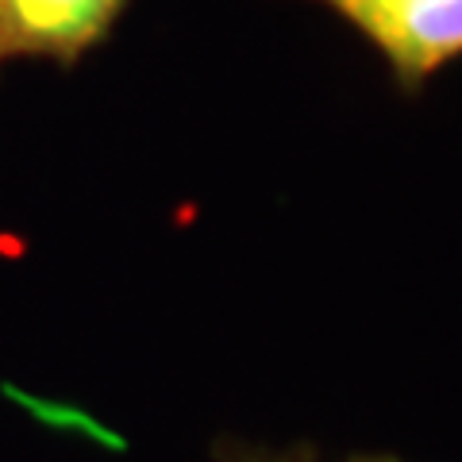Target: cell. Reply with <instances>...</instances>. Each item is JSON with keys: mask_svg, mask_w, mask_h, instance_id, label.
Returning <instances> with one entry per match:
<instances>
[{"mask_svg": "<svg viewBox=\"0 0 462 462\" xmlns=\"http://www.w3.org/2000/svg\"><path fill=\"white\" fill-rule=\"evenodd\" d=\"M346 20L385 58L401 93L424 85L462 58V0H316Z\"/></svg>", "mask_w": 462, "mask_h": 462, "instance_id": "1", "label": "cell"}, {"mask_svg": "<svg viewBox=\"0 0 462 462\" xmlns=\"http://www.w3.org/2000/svg\"><path fill=\"white\" fill-rule=\"evenodd\" d=\"M351 462H397V458H351Z\"/></svg>", "mask_w": 462, "mask_h": 462, "instance_id": "3", "label": "cell"}, {"mask_svg": "<svg viewBox=\"0 0 462 462\" xmlns=\"http://www.w3.org/2000/svg\"><path fill=\"white\" fill-rule=\"evenodd\" d=\"M124 0H0V58L47 54L69 58L112 32Z\"/></svg>", "mask_w": 462, "mask_h": 462, "instance_id": "2", "label": "cell"}]
</instances>
